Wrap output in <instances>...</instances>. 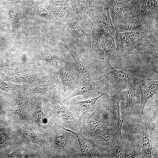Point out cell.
<instances>
[{"label": "cell", "mask_w": 158, "mask_h": 158, "mask_svg": "<svg viewBox=\"0 0 158 158\" xmlns=\"http://www.w3.org/2000/svg\"><path fill=\"white\" fill-rule=\"evenodd\" d=\"M54 125L49 130L47 139H41L43 147H47L48 153L53 157L62 158H82L78 139L72 132Z\"/></svg>", "instance_id": "6da1fadb"}, {"label": "cell", "mask_w": 158, "mask_h": 158, "mask_svg": "<svg viewBox=\"0 0 158 158\" xmlns=\"http://www.w3.org/2000/svg\"><path fill=\"white\" fill-rule=\"evenodd\" d=\"M46 112L54 124L76 132H80L84 127L85 122L71 112L62 102L61 93L50 92L44 99Z\"/></svg>", "instance_id": "7a4b0ae2"}, {"label": "cell", "mask_w": 158, "mask_h": 158, "mask_svg": "<svg viewBox=\"0 0 158 158\" xmlns=\"http://www.w3.org/2000/svg\"><path fill=\"white\" fill-rule=\"evenodd\" d=\"M116 52L126 56L139 52L150 43L158 41V29L141 32H115Z\"/></svg>", "instance_id": "3957f363"}, {"label": "cell", "mask_w": 158, "mask_h": 158, "mask_svg": "<svg viewBox=\"0 0 158 158\" xmlns=\"http://www.w3.org/2000/svg\"><path fill=\"white\" fill-rule=\"evenodd\" d=\"M92 27L91 48L101 61L109 60L116 53L114 37L104 28Z\"/></svg>", "instance_id": "277c9868"}, {"label": "cell", "mask_w": 158, "mask_h": 158, "mask_svg": "<svg viewBox=\"0 0 158 158\" xmlns=\"http://www.w3.org/2000/svg\"><path fill=\"white\" fill-rule=\"evenodd\" d=\"M115 32H141L158 29V19L135 16L128 12L123 13V17L115 27Z\"/></svg>", "instance_id": "5b68a950"}, {"label": "cell", "mask_w": 158, "mask_h": 158, "mask_svg": "<svg viewBox=\"0 0 158 158\" xmlns=\"http://www.w3.org/2000/svg\"><path fill=\"white\" fill-rule=\"evenodd\" d=\"M63 128L72 132L77 138L82 158L113 157L110 148L100 146L96 144L84 130L76 133Z\"/></svg>", "instance_id": "8992f818"}, {"label": "cell", "mask_w": 158, "mask_h": 158, "mask_svg": "<svg viewBox=\"0 0 158 158\" xmlns=\"http://www.w3.org/2000/svg\"><path fill=\"white\" fill-rule=\"evenodd\" d=\"M59 77L63 85L62 97L63 99L73 93L80 82L73 61L65 57L60 67Z\"/></svg>", "instance_id": "52a82bcc"}, {"label": "cell", "mask_w": 158, "mask_h": 158, "mask_svg": "<svg viewBox=\"0 0 158 158\" xmlns=\"http://www.w3.org/2000/svg\"><path fill=\"white\" fill-rule=\"evenodd\" d=\"M111 2L90 8L88 19L92 26L104 28L113 37L116 28L113 25L109 13Z\"/></svg>", "instance_id": "ba28073f"}, {"label": "cell", "mask_w": 158, "mask_h": 158, "mask_svg": "<svg viewBox=\"0 0 158 158\" xmlns=\"http://www.w3.org/2000/svg\"><path fill=\"white\" fill-rule=\"evenodd\" d=\"M101 62L106 74V79L112 84L113 89L121 91L135 84L130 75L127 71L115 68L109 60Z\"/></svg>", "instance_id": "9c48e42d"}, {"label": "cell", "mask_w": 158, "mask_h": 158, "mask_svg": "<svg viewBox=\"0 0 158 158\" xmlns=\"http://www.w3.org/2000/svg\"><path fill=\"white\" fill-rule=\"evenodd\" d=\"M107 80L106 78L96 81L87 79H80L76 89L71 95L63 99V103H66L70 99L77 96H82V98L86 100L99 95V91L105 86Z\"/></svg>", "instance_id": "30bf717a"}, {"label": "cell", "mask_w": 158, "mask_h": 158, "mask_svg": "<svg viewBox=\"0 0 158 158\" xmlns=\"http://www.w3.org/2000/svg\"><path fill=\"white\" fill-rule=\"evenodd\" d=\"M86 119L83 130L87 134L91 135L101 125L112 119L107 107L99 105L95 106L94 111Z\"/></svg>", "instance_id": "8fae6325"}, {"label": "cell", "mask_w": 158, "mask_h": 158, "mask_svg": "<svg viewBox=\"0 0 158 158\" xmlns=\"http://www.w3.org/2000/svg\"><path fill=\"white\" fill-rule=\"evenodd\" d=\"M59 44L63 47L69 52L72 59L79 79L92 80L90 65L78 53L74 44L67 41H63Z\"/></svg>", "instance_id": "7c38bea8"}, {"label": "cell", "mask_w": 158, "mask_h": 158, "mask_svg": "<svg viewBox=\"0 0 158 158\" xmlns=\"http://www.w3.org/2000/svg\"><path fill=\"white\" fill-rule=\"evenodd\" d=\"M105 94L102 93L94 98H90L83 101L76 100L73 97L70 99L66 103L75 112L76 116L85 122L87 114L88 112H92L95 109V104L97 101Z\"/></svg>", "instance_id": "4fadbf2b"}, {"label": "cell", "mask_w": 158, "mask_h": 158, "mask_svg": "<svg viewBox=\"0 0 158 158\" xmlns=\"http://www.w3.org/2000/svg\"><path fill=\"white\" fill-rule=\"evenodd\" d=\"M111 122V120L101 125L91 135H88L98 145L109 148L116 131L115 130Z\"/></svg>", "instance_id": "5bb4252c"}, {"label": "cell", "mask_w": 158, "mask_h": 158, "mask_svg": "<svg viewBox=\"0 0 158 158\" xmlns=\"http://www.w3.org/2000/svg\"><path fill=\"white\" fill-rule=\"evenodd\" d=\"M123 92L113 89L110 94L107 107L112 119L116 121L118 133L121 136H122L123 120H121L120 114V103L121 100L123 99Z\"/></svg>", "instance_id": "9a60e30c"}, {"label": "cell", "mask_w": 158, "mask_h": 158, "mask_svg": "<svg viewBox=\"0 0 158 158\" xmlns=\"http://www.w3.org/2000/svg\"><path fill=\"white\" fill-rule=\"evenodd\" d=\"M141 93V101L138 110L135 112L140 116H143L144 110L147 101L152 97L158 91V81H146L140 80L138 82Z\"/></svg>", "instance_id": "2e32d148"}, {"label": "cell", "mask_w": 158, "mask_h": 158, "mask_svg": "<svg viewBox=\"0 0 158 158\" xmlns=\"http://www.w3.org/2000/svg\"><path fill=\"white\" fill-rule=\"evenodd\" d=\"M64 24L70 33L84 44L87 48L91 49L92 40V34L86 32L73 18L69 17Z\"/></svg>", "instance_id": "e0dca14e"}, {"label": "cell", "mask_w": 158, "mask_h": 158, "mask_svg": "<svg viewBox=\"0 0 158 158\" xmlns=\"http://www.w3.org/2000/svg\"><path fill=\"white\" fill-rule=\"evenodd\" d=\"M59 75L56 73H49L42 75L32 93L42 97L48 91L56 87L60 83Z\"/></svg>", "instance_id": "ac0fdd59"}, {"label": "cell", "mask_w": 158, "mask_h": 158, "mask_svg": "<svg viewBox=\"0 0 158 158\" xmlns=\"http://www.w3.org/2000/svg\"><path fill=\"white\" fill-rule=\"evenodd\" d=\"M128 0H116L111 4L109 13L111 22L115 27L118 22L122 18L123 11L125 9H128L130 10L133 4Z\"/></svg>", "instance_id": "d6986e66"}, {"label": "cell", "mask_w": 158, "mask_h": 158, "mask_svg": "<svg viewBox=\"0 0 158 158\" xmlns=\"http://www.w3.org/2000/svg\"><path fill=\"white\" fill-rule=\"evenodd\" d=\"M140 143L141 146L140 157L141 158L156 157L153 140L146 124L143 126Z\"/></svg>", "instance_id": "ffe728a7"}, {"label": "cell", "mask_w": 158, "mask_h": 158, "mask_svg": "<svg viewBox=\"0 0 158 158\" xmlns=\"http://www.w3.org/2000/svg\"><path fill=\"white\" fill-rule=\"evenodd\" d=\"M38 60L46 61L52 65L61 66L65 56L62 55L57 54L46 50H36L34 52Z\"/></svg>", "instance_id": "44dd1931"}, {"label": "cell", "mask_w": 158, "mask_h": 158, "mask_svg": "<svg viewBox=\"0 0 158 158\" xmlns=\"http://www.w3.org/2000/svg\"><path fill=\"white\" fill-rule=\"evenodd\" d=\"M126 146L122 136L116 131L110 146L113 158H124Z\"/></svg>", "instance_id": "7402d4cb"}, {"label": "cell", "mask_w": 158, "mask_h": 158, "mask_svg": "<svg viewBox=\"0 0 158 158\" xmlns=\"http://www.w3.org/2000/svg\"><path fill=\"white\" fill-rule=\"evenodd\" d=\"M136 83L132 84L127 88V90L123 92L126 101V106L123 109L122 114L124 118H127L133 113V99L135 96Z\"/></svg>", "instance_id": "603a6c76"}, {"label": "cell", "mask_w": 158, "mask_h": 158, "mask_svg": "<svg viewBox=\"0 0 158 158\" xmlns=\"http://www.w3.org/2000/svg\"><path fill=\"white\" fill-rule=\"evenodd\" d=\"M33 106V115L34 121L38 126L41 127L44 124L45 115L43 109L42 97L37 95V97L35 98Z\"/></svg>", "instance_id": "cb8c5ba5"}, {"label": "cell", "mask_w": 158, "mask_h": 158, "mask_svg": "<svg viewBox=\"0 0 158 158\" xmlns=\"http://www.w3.org/2000/svg\"><path fill=\"white\" fill-rule=\"evenodd\" d=\"M38 77L36 74L28 73L15 72L11 75L8 79L13 82L31 83L39 80Z\"/></svg>", "instance_id": "d4e9b609"}, {"label": "cell", "mask_w": 158, "mask_h": 158, "mask_svg": "<svg viewBox=\"0 0 158 158\" xmlns=\"http://www.w3.org/2000/svg\"><path fill=\"white\" fill-rule=\"evenodd\" d=\"M158 94L152 102L146 115V118L148 123L152 126L153 128L158 126Z\"/></svg>", "instance_id": "484cf974"}, {"label": "cell", "mask_w": 158, "mask_h": 158, "mask_svg": "<svg viewBox=\"0 0 158 158\" xmlns=\"http://www.w3.org/2000/svg\"><path fill=\"white\" fill-rule=\"evenodd\" d=\"M30 93L28 92L22 93L17 99L13 109V114L19 116L26 107L30 98Z\"/></svg>", "instance_id": "4316f807"}, {"label": "cell", "mask_w": 158, "mask_h": 158, "mask_svg": "<svg viewBox=\"0 0 158 158\" xmlns=\"http://www.w3.org/2000/svg\"><path fill=\"white\" fill-rule=\"evenodd\" d=\"M72 9L68 7H55L52 9L53 13L56 18L64 24L66 20L72 16Z\"/></svg>", "instance_id": "83f0119b"}, {"label": "cell", "mask_w": 158, "mask_h": 158, "mask_svg": "<svg viewBox=\"0 0 158 158\" xmlns=\"http://www.w3.org/2000/svg\"><path fill=\"white\" fill-rule=\"evenodd\" d=\"M22 134L24 138L28 142L37 144L44 150L41 139H40L38 136L33 132L28 129H24L22 131Z\"/></svg>", "instance_id": "f1b7e54d"}, {"label": "cell", "mask_w": 158, "mask_h": 158, "mask_svg": "<svg viewBox=\"0 0 158 158\" xmlns=\"http://www.w3.org/2000/svg\"><path fill=\"white\" fill-rule=\"evenodd\" d=\"M19 85L14 84L10 82H4L0 81V90L5 91L18 88Z\"/></svg>", "instance_id": "f546056e"}, {"label": "cell", "mask_w": 158, "mask_h": 158, "mask_svg": "<svg viewBox=\"0 0 158 158\" xmlns=\"http://www.w3.org/2000/svg\"><path fill=\"white\" fill-rule=\"evenodd\" d=\"M52 2L55 5L60 6H65L67 5L65 0H51Z\"/></svg>", "instance_id": "4dcf8cb0"}, {"label": "cell", "mask_w": 158, "mask_h": 158, "mask_svg": "<svg viewBox=\"0 0 158 158\" xmlns=\"http://www.w3.org/2000/svg\"><path fill=\"white\" fill-rule=\"evenodd\" d=\"M11 157H22V154L20 153L15 152L13 153L10 156Z\"/></svg>", "instance_id": "1f68e13d"}]
</instances>
